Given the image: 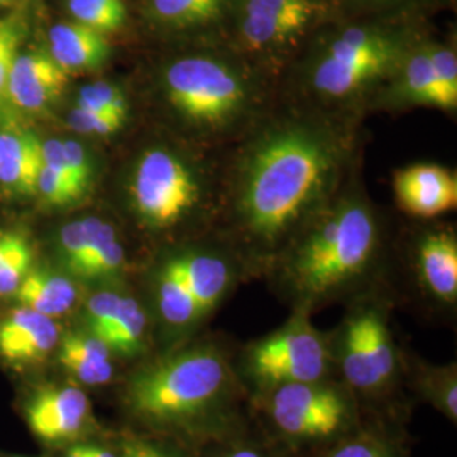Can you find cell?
I'll return each mask as SVG.
<instances>
[{
  "label": "cell",
  "mask_w": 457,
  "mask_h": 457,
  "mask_svg": "<svg viewBox=\"0 0 457 457\" xmlns=\"http://www.w3.org/2000/svg\"><path fill=\"white\" fill-rule=\"evenodd\" d=\"M19 49V29L11 21H0V104L7 98V82Z\"/></svg>",
  "instance_id": "35"
},
{
  "label": "cell",
  "mask_w": 457,
  "mask_h": 457,
  "mask_svg": "<svg viewBox=\"0 0 457 457\" xmlns=\"http://www.w3.org/2000/svg\"><path fill=\"white\" fill-rule=\"evenodd\" d=\"M58 320L14 307L0 315V364L16 375H31L54 360L62 339Z\"/></svg>",
  "instance_id": "15"
},
{
  "label": "cell",
  "mask_w": 457,
  "mask_h": 457,
  "mask_svg": "<svg viewBox=\"0 0 457 457\" xmlns=\"http://www.w3.org/2000/svg\"><path fill=\"white\" fill-rule=\"evenodd\" d=\"M410 46V37L388 26L344 28L309 58L305 88L328 107L354 105L390 85Z\"/></svg>",
  "instance_id": "5"
},
{
  "label": "cell",
  "mask_w": 457,
  "mask_h": 457,
  "mask_svg": "<svg viewBox=\"0 0 457 457\" xmlns=\"http://www.w3.org/2000/svg\"><path fill=\"white\" fill-rule=\"evenodd\" d=\"M68 77L49 53L17 54L7 82V98L24 112H43L62 97Z\"/></svg>",
  "instance_id": "18"
},
{
  "label": "cell",
  "mask_w": 457,
  "mask_h": 457,
  "mask_svg": "<svg viewBox=\"0 0 457 457\" xmlns=\"http://www.w3.org/2000/svg\"><path fill=\"white\" fill-rule=\"evenodd\" d=\"M194 457H278L275 451L245 436L241 430L230 434L224 439L209 442L204 447L194 451Z\"/></svg>",
  "instance_id": "30"
},
{
  "label": "cell",
  "mask_w": 457,
  "mask_h": 457,
  "mask_svg": "<svg viewBox=\"0 0 457 457\" xmlns=\"http://www.w3.org/2000/svg\"><path fill=\"white\" fill-rule=\"evenodd\" d=\"M63 146H65L66 162H68L70 173L83 195H87L94 183V163H92L90 153L87 151V147L83 146L82 143H79L75 139H63Z\"/></svg>",
  "instance_id": "34"
},
{
  "label": "cell",
  "mask_w": 457,
  "mask_h": 457,
  "mask_svg": "<svg viewBox=\"0 0 457 457\" xmlns=\"http://www.w3.org/2000/svg\"><path fill=\"white\" fill-rule=\"evenodd\" d=\"M43 166H46L51 171H54L58 177H62L63 180L71 185V188L77 192V195L82 200L83 194L80 188L77 187V183L73 180L68 162H66L65 146H63V139H48L43 143Z\"/></svg>",
  "instance_id": "37"
},
{
  "label": "cell",
  "mask_w": 457,
  "mask_h": 457,
  "mask_svg": "<svg viewBox=\"0 0 457 457\" xmlns=\"http://www.w3.org/2000/svg\"><path fill=\"white\" fill-rule=\"evenodd\" d=\"M395 196L410 215L432 219L456 209V175L441 164H410L395 173Z\"/></svg>",
  "instance_id": "17"
},
{
  "label": "cell",
  "mask_w": 457,
  "mask_h": 457,
  "mask_svg": "<svg viewBox=\"0 0 457 457\" xmlns=\"http://www.w3.org/2000/svg\"><path fill=\"white\" fill-rule=\"evenodd\" d=\"M330 347L344 385L358 398H386L403 375V360L381 307L362 305L351 312Z\"/></svg>",
  "instance_id": "10"
},
{
  "label": "cell",
  "mask_w": 457,
  "mask_h": 457,
  "mask_svg": "<svg viewBox=\"0 0 457 457\" xmlns=\"http://www.w3.org/2000/svg\"><path fill=\"white\" fill-rule=\"evenodd\" d=\"M34 266L33 247L28 239L19 245L0 262V298L16 295L19 285Z\"/></svg>",
  "instance_id": "31"
},
{
  "label": "cell",
  "mask_w": 457,
  "mask_h": 457,
  "mask_svg": "<svg viewBox=\"0 0 457 457\" xmlns=\"http://www.w3.org/2000/svg\"><path fill=\"white\" fill-rule=\"evenodd\" d=\"M82 444L83 457H122L117 441L114 444L100 441L98 437H92Z\"/></svg>",
  "instance_id": "38"
},
{
  "label": "cell",
  "mask_w": 457,
  "mask_h": 457,
  "mask_svg": "<svg viewBox=\"0 0 457 457\" xmlns=\"http://www.w3.org/2000/svg\"><path fill=\"white\" fill-rule=\"evenodd\" d=\"M427 46L437 82L441 85L442 96L447 104V111H454L457 105L456 49L441 43H427Z\"/></svg>",
  "instance_id": "32"
},
{
  "label": "cell",
  "mask_w": 457,
  "mask_h": 457,
  "mask_svg": "<svg viewBox=\"0 0 457 457\" xmlns=\"http://www.w3.org/2000/svg\"><path fill=\"white\" fill-rule=\"evenodd\" d=\"M415 271L425 294L445 305L456 303L457 239L451 228H432L420 236Z\"/></svg>",
  "instance_id": "19"
},
{
  "label": "cell",
  "mask_w": 457,
  "mask_h": 457,
  "mask_svg": "<svg viewBox=\"0 0 457 457\" xmlns=\"http://www.w3.org/2000/svg\"><path fill=\"white\" fill-rule=\"evenodd\" d=\"M403 370L413 392L430 407L456 424L457 420V364H432L424 360H403Z\"/></svg>",
  "instance_id": "24"
},
{
  "label": "cell",
  "mask_w": 457,
  "mask_h": 457,
  "mask_svg": "<svg viewBox=\"0 0 457 457\" xmlns=\"http://www.w3.org/2000/svg\"><path fill=\"white\" fill-rule=\"evenodd\" d=\"M0 457H31V456H21V454H9V453H4V451H0Z\"/></svg>",
  "instance_id": "40"
},
{
  "label": "cell",
  "mask_w": 457,
  "mask_h": 457,
  "mask_svg": "<svg viewBox=\"0 0 457 457\" xmlns=\"http://www.w3.org/2000/svg\"><path fill=\"white\" fill-rule=\"evenodd\" d=\"M54 362L66 379L83 390H98L114 385L119 376V362L109 345L80 326L62 334Z\"/></svg>",
  "instance_id": "16"
},
{
  "label": "cell",
  "mask_w": 457,
  "mask_h": 457,
  "mask_svg": "<svg viewBox=\"0 0 457 457\" xmlns=\"http://www.w3.org/2000/svg\"><path fill=\"white\" fill-rule=\"evenodd\" d=\"M21 415L37 442L53 451L102 432L88 393L66 378L36 381L21 398Z\"/></svg>",
  "instance_id": "11"
},
{
  "label": "cell",
  "mask_w": 457,
  "mask_h": 457,
  "mask_svg": "<svg viewBox=\"0 0 457 457\" xmlns=\"http://www.w3.org/2000/svg\"><path fill=\"white\" fill-rule=\"evenodd\" d=\"M361 2H378V4H388V2H400V0H361Z\"/></svg>",
  "instance_id": "39"
},
{
  "label": "cell",
  "mask_w": 457,
  "mask_h": 457,
  "mask_svg": "<svg viewBox=\"0 0 457 457\" xmlns=\"http://www.w3.org/2000/svg\"><path fill=\"white\" fill-rule=\"evenodd\" d=\"M386 88H390L392 100L396 104L424 105L447 111L441 85L437 82L430 62L427 41L411 43Z\"/></svg>",
  "instance_id": "23"
},
{
  "label": "cell",
  "mask_w": 457,
  "mask_h": 457,
  "mask_svg": "<svg viewBox=\"0 0 457 457\" xmlns=\"http://www.w3.org/2000/svg\"><path fill=\"white\" fill-rule=\"evenodd\" d=\"M77 105L109 114L129 117V98L124 88L112 82H94L83 85L79 90Z\"/></svg>",
  "instance_id": "29"
},
{
  "label": "cell",
  "mask_w": 457,
  "mask_h": 457,
  "mask_svg": "<svg viewBox=\"0 0 457 457\" xmlns=\"http://www.w3.org/2000/svg\"><path fill=\"white\" fill-rule=\"evenodd\" d=\"M151 19L173 33H192L219 22L228 0H147Z\"/></svg>",
  "instance_id": "25"
},
{
  "label": "cell",
  "mask_w": 457,
  "mask_h": 457,
  "mask_svg": "<svg viewBox=\"0 0 457 457\" xmlns=\"http://www.w3.org/2000/svg\"><path fill=\"white\" fill-rule=\"evenodd\" d=\"M160 94L173 122L194 143H211L243 129L262 104L258 75L213 51L171 58L160 73Z\"/></svg>",
  "instance_id": "4"
},
{
  "label": "cell",
  "mask_w": 457,
  "mask_h": 457,
  "mask_svg": "<svg viewBox=\"0 0 457 457\" xmlns=\"http://www.w3.org/2000/svg\"><path fill=\"white\" fill-rule=\"evenodd\" d=\"M48 46L49 56L68 75L97 70L109 60L112 49L105 34L77 21L53 26Z\"/></svg>",
  "instance_id": "20"
},
{
  "label": "cell",
  "mask_w": 457,
  "mask_h": 457,
  "mask_svg": "<svg viewBox=\"0 0 457 457\" xmlns=\"http://www.w3.org/2000/svg\"><path fill=\"white\" fill-rule=\"evenodd\" d=\"M73 19L98 33L119 31L128 21V9L122 0H68Z\"/></svg>",
  "instance_id": "27"
},
{
  "label": "cell",
  "mask_w": 457,
  "mask_h": 457,
  "mask_svg": "<svg viewBox=\"0 0 457 457\" xmlns=\"http://www.w3.org/2000/svg\"><path fill=\"white\" fill-rule=\"evenodd\" d=\"M315 457H410L405 445L381 424L361 422L353 432L322 447Z\"/></svg>",
  "instance_id": "26"
},
{
  "label": "cell",
  "mask_w": 457,
  "mask_h": 457,
  "mask_svg": "<svg viewBox=\"0 0 457 457\" xmlns=\"http://www.w3.org/2000/svg\"><path fill=\"white\" fill-rule=\"evenodd\" d=\"M239 362L241 381L256 393L326 379L336 371L330 341L312 326L309 312L303 311H295L285 326L249 344Z\"/></svg>",
  "instance_id": "9"
},
{
  "label": "cell",
  "mask_w": 457,
  "mask_h": 457,
  "mask_svg": "<svg viewBox=\"0 0 457 457\" xmlns=\"http://www.w3.org/2000/svg\"><path fill=\"white\" fill-rule=\"evenodd\" d=\"M43 143L33 132H0V185L16 195L37 194Z\"/></svg>",
  "instance_id": "22"
},
{
  "label": "cell",
  "mask_w": 457,
  "mask_h": 457,
  "mask_svg": "<svg viewBox=\"0 0 457 457\" xmlns=\"http://www.w3.org/2000/svg\"><path fill=\"white\" fill-rule=\"evenodd\" d=\"M14 296L19 305L60 320L80 303V287L79 281L62 268L54 270L33 266L19 285Z\"/></svg>",
  "instance_id": "21"
},
{
  "label": "cell",
  "mask_w": 457,
  "mask_h": 457,
  "mask_svg": "<svg viewBox=\"0 0 457 457\" xmlns=\"http://www.w3.org/2000/svg\"><path fill=\"white\" fill-rule=\"evenodd\" d=\"M82 326L109 345L120 362H139L151 353V320L143 302L117 283L98 285L83 302Z\"/></svg>",
  "instance_id": "13"
},
{
  "label": "cell",
  "mask_w": 457,
  "mask_h": 457,
  "mask_svg": "<svg viewBox=\"0 0 457 457\" xmlns=\"http://www.w3.org/2000/svg\"><path fill=\"white\" fill-rule=\"evenodd\" d=\"M379 251V228L362 196L332 198L277 254L279 287L309 312L354 288L370 275Z\"/></svg>",
  "instance_id": "3"
},
{
  "label": "cell",
  "mask_w": 457,
  "mask_h": 457,
  "mask_svg": "<svg viewBox=\"0 0 457 457\" xmlns=\"http://www.w3.org/2000/svg\"><path fill=\"white\" fill-rule=\"evenodd\" d=\"M37 194L43 196V200L48 205L62 207V205H70L73 202H79L80 196L68 185L62 177H58L54 171L43 166L37 180Z\"/></svg>",
  "instance_id": "36"
},
{
  "label": "cell",
  "mask_w": 457,
  "mask_h": 457,
  "mask_svg": "<svg viewBox=\"0 0 457 457\" xmlns=\"http://www.w3.org/2000/svg\"><path fill=\"white\" fill-rule=\"evenodd\" d=\"M245 383L220 344L188 339L134 364L119 403L136 430L196 451L241 430Z\"/></svg>",
  "instance_id": "2"
},
{
  "label": "cell",
  "mask_w": 457,
  "mask_h": 457,
  "mask_svg": "<svg viewBox=\"0 0 457 457\" xmlns=\"http://www.w3.org/2000/svg\"><path fill=\"white\" fill-rule=\"evenodd\" d=\"M351 154V136L324 117L285 115L260 126L228 180V222L239 243L277 256L336 198Z\"/></svg>",
  "instance_id": "1"
},
{
  "label": "cell",
  "mask_w": 457,
  "mask_h": 457,
  "mask_svg": "<svg viewBox=\"0 0 457 457\" xmlns=\"http://www.w3.org/2000/svg\"><path fill=\"white\" fill-rule=\"evenodd\" d=\"M358 400L343 381L332 378L256 393V402L275 436L294 445H327L353 432L362 422Z\"/></svg>",
  "instance_id": "8"
},
{
  "label": "cell",
  "mask_w": 457,
  "mask_h": 457,
  "mask_svg": "<svg viewBox=\"0 0 457 457\" xmlns=\"http://www.w3.org/2000/svg\"><path fill=\"white\" fill-rule=\"evenodd\" d=\"M11 2H12V0H11Z\"/></svg>",
  "instance_id": "41"
},
{
  "label": "cell",
  "mask_w": 457,
  "mask_h": 457,
  "mask_svg": "<svg viewBox=\"0 0 457 457\" xmlns=\"http://www.w3.org/2000/svg\"><path fill=\"white\" fill-rule=\"evenodd\" d=\"M322 16L320 0H241L239 41L247 53L275 60L295 48Z\"/></svg>",
  "instance_id": "12"
},
{
  "label": "cell",
  "mask_w": 457,
  "mask_h": 457,
  "mask_svg": "<svg viewBox=\"0 0 457 457\" xmlns=\"http://www.w3.org/2000/svg\"><path fill=\"white\" fill-rule=\"evenodd\" d=\"M68 122L73 131L80 132L83 136L109 137L120 131L126 126L128 119L120 115L97 112V111L75 105L73 111L68 115Z\"/></svg>",
  "instance_id": "33"
},
{
  "label": "cell",
  "mask_w": 457,
  "mask_h": 457,
  "mask_svg": "<svg viewBox=\"0 0 457 457\" xmlns=\"http://www.w3.org/2000/svg\"><path fill=\"white\" fill-rule=\"evenodd\" d=\"M236 279L237 262L220 249L190 245L166 254L153 275V305L168 347L192 339Z\"/></svg>",
  "instance_id": "6"
},
{
  "label": "cell",
  "mask_w": 457,
  "mask_h": 457,
  "mask_svg": "<svg viewBox=\"0 0 457 457\" xmlns=\"http://www.w3.org/2000/svg\"><path fill=\"white\" fill-rule=\"evenodd\" d=\"M212 196L205 168L190 151L146 147L128 179V202L136 220L153 234L194 228Z\"/></svg>",
  "instance_id": "7"
},
{
  "label": "cell",
  "mask_w": 457,
  "mask_h": 457,
  "mask_svg": "<svg viewBox=\"0 0 457 457\" xmlns=\"http://www.w3.org/2000/svg\"><path fill=\"white\" fill-rule=\"evenodd\" d=\"M60 268L82 283L107 285L128 270V251L117 230L100 217L68 222L56 239Z\"/></svg>",
  "instance_id": "14"
},
{
  "label": "cell",
  "mask_w": 457,
  "mask_h": 457,
  "mask_svg": "<svg viewBox=\"0 0 457 457\" xmlns=\"http://www.w3.org/2000/svg\"><path fill=\"white\" fill-rule=\"evenodd\" d=\"M122 457H194V451L163 436L129 428L117 439Z\"/></svg>",
  "instance_id": "28"
}]
</instances>
